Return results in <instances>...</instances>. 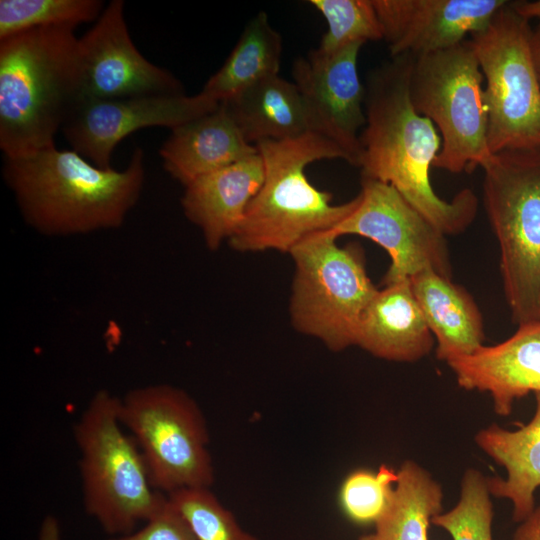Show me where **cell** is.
<instances>
[{
	"label": "cell",
	"mask_w": 540,
	"mask_h": 540,
	"mask_svg": "<svg viewBox=\"0 0 540 540\" xmlns=\"http://www.w3.org/2000/svg\"><path fill=\"white\" fill-rule=\"evenodd\" d=\"M532 28L509 2L471 35L484 77L492 154L540 147V85L531 55Z\"/></svg>",
	"instance_id": "cell-10"
},
{
	"label": "cell",
	"mask_w": 540,
	"mask_h": 540,
	"mask_svg": "<svg viewBox=\"0 0 540 540\" xmlns=\"http://www.w3.org/2000/svg\"><path fill=\"white\" fill-rule=\"evenodd\" d=\"M482 169L511 319L517 326L540 320V147L495 153Z\"/></svg>",
	"instance_id": "cell-6"
},
{
	"label": "cell",
	"mask_w": 540,
	"mask_h": 540,
	"mask_svg": "<svg viewBox=\"0 0 540 540\" xmlns=\"http://www.w3.org/2000/svg\"><path fill=\"white\" fill-rule=\"evenodd\" d=\"M392 58L451 48L483 30L506 0H372Z\"/></svg>",
	"instance_id": "cell-15"
},
{
	"label": "cell",
	"mask_w": 540,
	"mask_h": 540,
	"mask_svg": "<svg viewBox=\"0 0 540 540\" xmlns=\"http://www.w3.org/2000/svg\"><path fill=\"white\" fill-rule=\"evenodd\" d=\"M281 53V35L261 11L248 22L224 64L201 92L218 103L226 101L254 83L277 75Z\"/></svg>",
	"instance_id": "cell-23"
},
{
	"label": "cell",
	"mask_w": 540,
	"mask_h": 540,
	"mask_svg": "<svg viewBox=\"0 0 540 540\" xmlns=\"http://www.w3.org/2000/svg\"><path fill=\"white\" fill-rule=\"evenodd\" d=\"M81 103L74 28L42 27L0 40V148L5 158L54 145Z\"/></svg>",
	"instance_id": "cell-3"
},
{
	"label": "cell",
	"mask_w": 540,
	"mask_h": 540,
	"mask_svg": "<svg viewBox=\"0 0 540 540\" xmlns=\"http://www.w3.org/2000/svg\"><path fill=\"white\" fill-rule=\"evenodd\" d=\"M196 540H260L244 530L211 488H186L167 495Z\"/></svg>",
	"instance_id": "cell-28"
},
{
	"label": "cell",
	"mask_w": 540,
	"mask_h": 540,
	"mask_svg": "<svg viewBox=\"0 0 540 540\" xmlns=\"http://www.w3.org/2000/svg\"><path fill=\"white\" fill-rule=\"evenodd\" d=\"M258 153L225 104L172 129L160 149L166 171L184 186L194 179Z\"/></svg>",
	"instance_id": "cell-19"
},
{
	"label": "cell",
	"mask_w": 540,
	"mask_h": 540,
	"mask_svg": "<svg viewBox=\"0 0 540 540\" xmlns=\"http://www.w3.org/2000/svg\"><path fill=\"white\" fill-rule=\"evenodd\" d=\"M327 22L319 47L334 53L354 43L383 39V31L372 0H310Z\"/></svg>",
	"instance_id": "cell-27"
},
{
	"label": "cell",
	"mask_w": 540,
	"mask_h": 540,
	"mask_svg": "<svg viewBox=\"0 0 540 540\" xmlns=\"http://www.w3.org/2000/svg\"><path fill=\"white\" fill-rule=\"evenodd\" d=\"M363 43L334 53L314 49L294 60L293 82L302 97L309 131L335 144L348 163L358 165L360 130L365 126V87L358 74Z\"/></svg>",
	"instance_id": "cell-12"
},
{
	"label": "cell",
	"mask_w": 540,
	"mask_h": 540,
	"mask_svg": "<svg viewBox=\"0 0 540 540\" xmlns=\"http://www.w3.org/2000/svg\"><path fill=\"white\" fill-rule=\"evenodd\" d=\"M124 3L113 0L78 38L81 103L125 97L183 94L181 83L149 62L133 44Z\"/></svg>",
	"instance_id": "cell-13"
},
{
	"label": "cell",
	"mask_w": 540,
	"mask_h": 540,
	"mask_svg": "<svg viewBox=\"0 0 540 540\" xmlns=\"http://www.w3.org/2000/svg\"><path fill=\"white\" fill-rule=\"evenodd\" d=\"M512 540H540V505L520 522Z\"/></svg>",
	"instance_id": "cell-31"
},
{
	"label": "cell",
	"mask_w": 540,
	"mask_h": 540,
	"mask_svg": "<svg viewBox=\"0 0 540 540\" xmlns=\"http://www.w3.org/2000/svg\"><path fill=\"white\" fill-rule=\"evenodd\" d=\"M396 481L397 471L385 464L376 471H352L340 486L342 511L356 524H375L389 503Z\"/></svg>",
	"instance_id": "cell-29"
},
{
	"label": "cell",
	"mask_w": 540,
	"mask_h": 540,
	"mask_svg": "<svg viewBox=\"0 0 540 540\" xmlns=\"http://www.w3.org/2000/svg\"><path fill=\"white\" fill-rule=\"evenodd\" d=\"M494 512L486 477L468 468L461 479L460 498L447 512L435 515L431 524L447 531L452 540H493Z\"/></svg>",
	"instance_id": "cell-26"
},
{
	"label": "cell",
	"mask_w": 540,
	"mask_h": 540,
	"mask_svg": "<svg viewBox=\"0 0 540 540\" xmlns=\"http://www.w3.org/2000/svg\"><path fill=\"white\" fill-rule=\"evenodd\" d=\"M443 490L431 473L412 460L397 470L389 503L376 521L381 540H428L432 518L443 511Z\"/></svg>",
	"instance_id": "cell-24"
},
{
	"label": "cell",
	"mask_w": 540,
	"mask_h": 540,
	"mask_svg": "<svg viewBox=\"0 0 540 540\" xmlns=\"http://www.w3.org/2000/svg\"><path fill=\"white\" fill-rule=\"evenodd\" d=\"M530 46L534 69L540 85V19L535 29H532Z\"/></svg>",
	"instance_id": "cell-34"
},
{
	"label": "cell",
	"mask_w": 540,
	"mask_h": 540,
	"mask_svg": "<svg viewBox=\"0 0 540 540\" xmlns=\"http://www.w3.org/2000/svg\"><path fill=\"white\" fill-rule=\"evenodd\" d=\"M60 525L56 517L46 516L40 526L38 540H60Z\"/></svg>",
	"instance_id": "cell-32"
},
{
	"label": "cell",
	"mask_w": 540,
	"mask_h": 540,
	"mask_svg": "<svg viewBox=\"0 0 540 540\" xmlns=\"http://www.w3.org/2000/svg\"><path fill=\"white\" fill-rule=\"evenodd\" d=\"M118 415L158 491L168 495L186 488H211L215 475L208 427L187 392L169 384L134 388L119 398Z\"/></svg>",
	"instance_id": "cell-9"
},
{
	"label": "cell",
	"mask_w": 540,
	"mask_h": 540,
	"mask_svg": "<svg viewBox=\"0 0 540 540\" xmlns=\"http://www.w3.org/2000/svg\"><path fill=\"white\" fill-rule=\"evenodd\" d=\"M413 59L411 54L394 57L368 75L357 166L362 178L394 187L445 235L460 234L473 222L478 199L465 188L447 201L432 187L430 170L442 140L434 124L411 103Z\"/></svg>",
	"instance_id": "cell-1"
},
{
	"label": "cell",
	"mask_w": 540,
	"mask_h": 540,
	"mask_svg": "<svg viewBox=\"0 0 540 540\" xmlns=\"http://www.w3.org/2000/svg\"><path fill=\"white\" fill-rule=\"evenodd\" d=\"M446 363L459 387L489 393L494 412L509 416L516 400L540 393V320L519 325L500 343L482 345Z\"/></svg>",
	"instance_id": "cell-16"
},
{
	"label": "cell",
	"mask_w": 540,
	"mask_h": 540,
	"mask_svg": "<svg viewBox=\"0 0 540 540\" xmlns=\"http://www.w3.org/2000/svg\"><path fill=\"white\" fill-rule=\"evenodd\" d=\"M265 175L259 153L202 175L185 185L181 203L207 247L216 250L240 226Z\"/></svg>",
	"instance_id": "cell-17"
},
{
	"label": "cell",
	"mask_w": 540,
	"mask_h": 540,
	"mask_svg": "<svg viewBox=\"0 0 540 540\" xmlns=\"http://www.w3.org/2000/svg\"><path fill=\"white\" fill-rule=\"evenodd\" d=\"M434 343L410 279H403L377 290L361 317L355 346L380 359L416 362Z\"/></svg>",
	"instance_id": "cell-18"
},
{
	"label": "cell",
	"mask_w": 540,
	"mask_h": 540,
	"mask_svg": "<svg viewBox=\"0 0 540 540\" xmlns=\"http://www.w3.org/2000/svg\"><path fill=\"white\" fill-rule=\"evenodd\" d=\"M218 105L202 92L89 100L76 107L62 128L72 150L109 169L114 148L129 134L152 126L173 129Z\"/></svg>",
	"instance_id": "cell-14"
},
{
	"label": "cell",
	"mask_w": 540,
	"mask_h": 540,
	"mask_svg": "<svg viewBox=\"0 0 540 540\" xmlns=\"http://www.w3.org/2000/svg\"><path fill=\"white\" fill-rule=\"evenodd\" d=\"M108 540H196L180 513L167 498L165 506L138 530Z\"/></svg>",
	"instance_id": "cell-30"
},
{
	"label": "cell",
	"mask_w": 540,
	"mask_h": 540,
	"mask_svg": "<svg viewBox=\"0 0 540 540\" xmlns=\"http://www.w3.org/2000/svg\"><path fill=\"white\" fill-rule=\"evenodd\" d=\"M484 77L470 39L414 56L409 94L415 111L439 131L442 145L433 167L471 173L493 155L488 146Z\"/></svg>",
	"instance_id": "cell-7"
},
{
	"label": "cell",
	"mask_w": 540,
	"mask_h": 540,
	"mask_svg": "<svg viewBox=\"0 0 540 540\" xmlns=\"http://www.w3.org/2000/svg\"><path fill=\"white\" fill-rule=\"evenodd\" d=\"M357 540H381V539L377 536L376 533H372V534L363 535Z\"/></svg>",
	"instance_id": "cell-35"
},
{
	"label": "cell",
	"mask_w": 540,
	"mask_h": 540,
	"mask_svg": "<svg viewBox=\"0 0 540 540\" xmlns=\"http://www.w3.org/2000/svg\"><path fill=\"white\" fill-rule=\"evenodd\" d=\"M532 419L516 430L493 423L479 430L474 441L496 464L505 468V479L486 477L490 494L512 502V517L522 522L535 509L534 492L540 487V393H535Z\"/></svg>",
	"instance_id": "cell-20"
},
{
	"label": "cell",
	"mask_w": 540,
	"mask_h": 540,
	"mask_svg": "<svg viewBox=\"0 0 540 540\" xmlns=\"http://www.w3.org/2000/svg\"><path fill=\"white\" fill-rule=\"evenodd\" d=\"M436 346L438 360L468 355L484 345L482 314L469 292L432 269L409 278Z\"/></svg>",
	"instance_id": "cell-21"
},
{
	"label": "cell",
	"mask_w": 540,
	"mask_h": 540,
	"mask_svg": "<svg viewBox=\"0 0 540 540\" xmlns=\"http://www.w3.org/2000/svg\"><path fill=\"white\" fill-rule=\"evenodd\" d=\"M359 196L356 209L331 232L337 238L359 235L385 249L391 263L383 285L409 279L426 269L451 278L446 235L394 187L362 178Z\"/></svg>",
	"instance_id": "cell-11"
},
{
	"label": "cell",
	"mask_w": 540,
	"mask_h": 540,
	"mask_svg": "<svg viewBox=\"0 0 540 540\" xmlns=\"http://www.w3.org/2000/svg\"><path fill=\"white\" fill-rule=\"evenodd\" d=\"M119 398L97 391L74 425L85 511L113 537L129 534L165 506L134 438L118 415Z\"/></svg>",
	"instance_id": "cell-5"
},
{
	"label": "cell",
	"mask_w": 540,
	"mask_h": 540,
	"mask_svg": "<svg viewBox=\"0 0 540 540\" xmlns=\"http://www.w3.org/2000/svg\"><path fill=\"white\" fill-rule=\"evenodd\" d=\"M289 254L295 265L289 307L293 327L333 352L355 346L361 317L378 290L361 248L341 247L331 231H322Z\"/></svg>",
	"instance_id": "cell-8"
},
{
	"label": "cell",
	"mask_w": 540,
	"mask_h": 540,
	"mask_svg": "<svg viewBox=\"0 0 540 540\" xmlns=\"http://www.w3.org/2000/svg\"><path fill=\"white\" fill-rule=\"evenodd\" d=\"M143 159L136 148L124 170L103 169L54 144L5 158L3 175L35 230L48 236L85 234L123 224L143 188Z\"/></svg>",
	"instance_id": "cell-2"
},
{
	"label": "cell",
	"mask_w": 540,
	"mask_h": 540,
	"mask_svg": "<svg viewBox=\"0 0 540 540\" xmlns=\"http://www.w3.org/2000/svg\"><path fill=\"white\" fill-rule=\"evenodd\" d=\"M263 159V183L245 216L228 240L239 252L290 251L304 238L333 230L358 206L359 194L333 204L332 195L311 184L306 168L323 159H343L344 153L323 136L307 132L286 140L256 145Z\"/></svg>",
	"instance_id": "cell-4"
},
{
	"label": "cell",
	"mask_w": 540,
	"mask_h": 540,
	"mask_svg": "<svg viewBox=\"0 0 540 540\" xmlns=\"http://www.w3.org/2000/svg\"><path fill=\"white\" fill-rule=\"evenodd\" d=\"M245 140H286L309 132L307 114L294 82L273 75L223 101Z\"/></svg>",
	"instance_id": "cell-22"
},
{
	"label": "cell",
	"mask_w": 540,
	"mask_h": 540,
	"mask_svg": "<svg viewBox=\"0 0 540 540\" xmlns=\"http://www.w3.org/2000/svg\"><path fill=\"white\" fill-rule=\"evenodd\" d=\"M512 7L527 20L532 18L540 19V0L512 2Z\"/></svg>",
	"instance_id": "cell-33"
},
{
	"label": "cell",
	"mask_w": 540,
	"mask_h": 540,
	"mask_svg": "<svg viewBox=\"0 0 540 540\" xmlns=\"http://www.w3.org/2000/svg\"><path fill=\"white\" fill-rule=\"evenodd\" d=\"M99 0H1L0 40L42 27H70L98 19Z\"/></svg>",
	"instance_id": "cell-25"
}]
</instances>
